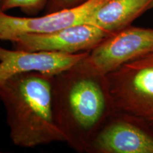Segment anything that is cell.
I'll list each match as a JSON object with an SVG mask.
<instances>
[{"label": "cell", "instance_id": "obj_5", "mask_svg": "<svg viewBox=\"0 0 153 153\" xmlns=\"http://www.w3.org/2000/svg\"><path fill=\"white\" fill-rule=\"evenodd\" d=\"M153 53V28L132 25L111 33L88 52L85 62L106 74L126 63Z\"/></svg>", "mask_w": 153, "mask_h": 153}, {"label": "cell", "instance_id": "obj_10", "mask_svg": "<svg viewBox=\"0 0 153 153\" xmlns=\"http://www.w3.org/2000/svg\"><path fill=\"white\" fill-rule=\"evenodd\" d=\"M48 0H0V9L2 12L19 8L29 16L36 15L45 9Z\"/></svg>", "mask_w": 153, "mask_h": 153}, {"label": "cell", "instance_id": "obj_12", "mask_svg": "<svg viewBox=\"0 0 153 153\" xmlns=\"http://www.w3.org/2000/svg\"><path fill=\"white\" fill-rule=\"evenodd\" d=\"M0 12H2V11H1V9H0Z\"/></svg>", "mask_w": 153, "mask_h": 153}, {"label": "cell", "instance_id": "obj_7", "mask_svg": "<svg viewBox=\"0 0 153 153\" xmlns=\"http://www.w3.org/2000/svg\"><path fill=\"white\" fill-rule=\"evenodd\" d=\"M107 0H88L74 8L38 17H18L0 12V40L12 41L28 33H48L76 24L89 23L94 13Z\"/></svg>", "mask_w": 153, "mask_h": 153}, {"label": "cell", "instance_id": "obj_4", "mask_svg": "<svg viewBox=\"0 0 153 153\" xmlns=\"http://www.w3.org/2000/svg\"><path fill=\"white\" fill-rule=\"evenodd\" d=\"M87 153H153V128L139 118L115 110L99 130Z\"/></svg>", "mask_w": 153, "mask_h": 153}, {"label": "cell", "instance_id": "obj_3", "mask_svg": "<svg viewBox=\"0 0 153 153\" xmlns=\"http://www.w3.org/2000/svg\"><path fill=\"white\" fill-rule=\"evenodd\" d=\"M106 76L115 109L153 128V53L126 63Z\"/></svg>", "mask_w": 153, "mask_h": 153}, {"label": "cell", "instance_id": "obj_9", "mask_svg": "<svg viewBox=\"0 0 153 153\" xmlns=\"http://www.w3.org/2000/svg\"><path fill=\"white\" fill-rule=\"evenodd\" d=\"M153 9V0H107L91 16L89 24L111 34L131 26Z\"/></svg>", "mask_w": 153, "mask_h": 153}, {"label": "cell", "instance_id": "obj_1", "mask_svg": "<svg viewBox=\"0 0 153 153\" xmlns=\"http://www.w3.org/2000/svg\"><path fill=\"white\" fill-rule=\"evenodd\" d=\"M85 58L53 79L55 121L65 142L80 153L87 152L94 137L116 110L106 75Z\"/></svg>", "mask_w": 153, "mask_h": 153}, {"label": "cell", "instance_id": "obj_8", "mask_svg": "<svg viewBox=\"0 0 153 153\" xmlns=\"http://www.w3.org/2000/svg\"><path fill=\"white\" fill-rule=\"evenodd\" d=\"M88 52L64 54L16 48L9 50L0 46V83L16 74L27 72L55 75L73 67L87 57Z\"/></svg>", "mask_w": 153, "mask_h": 153}, {"label": "cell", "instance_id": "obj_6", "mask_svg": "<svg viewBox=\"0 0 153 153\" xmlns=\"http://www.w3.org/2000/svg\"><path fill=\"white\" fill-rule=\"evenodd\" d=\"M111 35L89 23L76 24L48 33H28L11 41L16 49L77 54L88 52Z\"/></svg>", "mask_w": 153, "mask_h": 153}, {"label": "cell", "instance_id": "obj_11", "mask_svg": "<svg viewBox=\"0 0 153 153\" xmlns=\"http://www.w3.org/2000/svg\"><path fill=\"white\" fill-rule=\"evenodd\" d=\"M87 1L88 0H48L45 7V14L74 8Z\"/></svg>", "mask_w": 153, "mask_h": 153}, {"label": "cell", "instance_id": "obj_2", "mask_svg": "<svg viewBox=\"0 0 153 153\" xmlns=\"http://www.w3.org/2000/svg\"><path fill=\"white\" fill-rule=\"evenodd\" d=\"M53 76L27 72L0 83V100L7 112L11 140L16 146L32 148L65 142L53 111Z\"/></svg>", "mask_w": 153, "mask_h": 153}]
</instances>
